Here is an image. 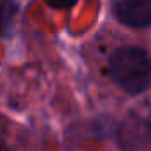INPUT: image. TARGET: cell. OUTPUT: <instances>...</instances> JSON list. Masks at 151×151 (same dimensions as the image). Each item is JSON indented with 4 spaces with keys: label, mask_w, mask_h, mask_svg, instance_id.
<instances>
[{
    "label": "cell",
    "mask_w": 151,
    "mask_h": 151,
    "mask_svg": "<svg viewBox=\"0 0 151 151\" xmlns=\"http://www.w3.org/2000/svg\"><path fill=\"white\" fill-rule=\"evenodd\" d=\"M107 74L118 88L139 95L151 86V56L139 46L118 47L107 62Z\"/></svg>",
    "instance_id": "obj_1"
},
{
    "label": "cell",
    "mask_w": 151,
    "mask_h": 151,
    "mask_svg": "<svg viewBox=\"0 0 151 151\" xmlns=\"http://www.w3.org/2000/svg\"><path fill=\"white\" fill-rule=\"evenodd\" d=\"M113 16L125 27H151V0H111Z\"/></svg>",
    "instance_id": "obj_2"
},
{
    "label": "cell",
    "mask_w": 151,
    "mask_h": 151,
    "mask_svg": "<svg viewBox=\"0 0 151 151\" xmlns=\"http://www.w3.org/2000/svg\"><path fill=\"white\" fill-rule=\"evenodd\" d=\"M16 12H18L16 0H0V39L9 37Z\"/></svg>",
    "instance_id": "obj_3"
},
{
    "label": "cell",
    "mask_w": 151,
    "mask_h": 151,
    "mask_svg": "<svg viewBox=\"0 0 151 151\" xmlns=\"http://www.w3.org/2000/svg\"><path fill=\"white\" fill-rule=\"evenodd\" d=\"M49 7H53V9H58V11H69V9H72L76 4L79 2V0H44Z\"/></svg>",
    "instance_id": "obj_4"
},
{
    "label": "cell",
    "mask_w": 151,
    "mask_h": 151,
    "mask_svg": "<svg viewBox=\"0 0 151 151\" xmlns=\"http://www.w3.org/2000/svg\"><path fill=\"white\" fill-rule=\"evenodd\" d=\"M0 151H12V148L7 144V141H5V137L0 134Z\"/></svg>",
    "instance_id": "obj_5"
},
{
    "label": "cell",
    "mask_w": 151,
    "mask_h": 151,
    "mask_svg": "<svg viewBox=\"0 0 151 151\" xmlns=\"http://www.w3.org/2000/svg\"><path fill=\"white\" fill-rule=\"evenodd\" d=\"M144 123H146V128L151 132V109H150V113H148V116H146V119H144Z\"/></svg>",
    "instance_id": "obj_6"
}]
</instances>
